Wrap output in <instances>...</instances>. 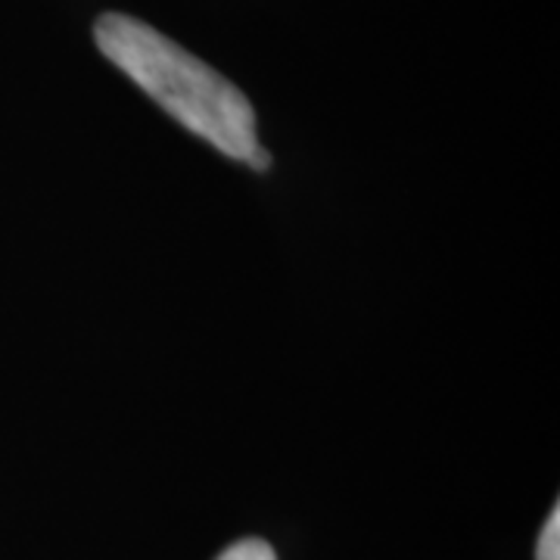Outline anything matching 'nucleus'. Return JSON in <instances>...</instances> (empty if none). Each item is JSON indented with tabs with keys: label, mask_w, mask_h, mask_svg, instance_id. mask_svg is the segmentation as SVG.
Listing matches in <instances>:
<instances>
[{
	"label": "nucleus",
	"mask_w": 560,
	"mask_h": 560,
	"mask_svg": "<svg viewBox=\"0 0 560 560\" xmlns=\"http://www.w3.org/2000/svg\"><path fill=\"white\" fill-rule=\"evenodd\" d=\"M219 560H278L275 548L261 539H243L237 545H231Z\"/></svg>",
	"instance_id": "3"
},
{
	"label": "nucleus",
	"mask_w": 560,
	"mask_h": 560,
	"mask_svg": "<svg viewBox=\"0 0 560 560\" xmlns=\"http://www.w3.org/2000/svg\"><path fill=\"white\" fill-rule=\"evenodd\" d=\"M536 560H560V511L555 508L551 517L545 521L536 548Z\"/></svg>",
	"instance_id": "2"
},
{
	"label": "nucleus",
	"mask_w": 560,
	"mask_h": 560,
	"mask_svg": "<svg viewBox=\"0 0 560 560\" xmlns=\"http://www.w3.org/2000/svg\"><path fill=\"white\" fill-rule=\"evenodd\" d=\"M94 38L103 57L116 62L143 94H150L184 128L209 140L231 160H256L261 150L256 113L237 84L165 38L153 25L125 13L101 16L94 25Z\"/></svg>",
	"instance_id": "1"
}]
</instances>
